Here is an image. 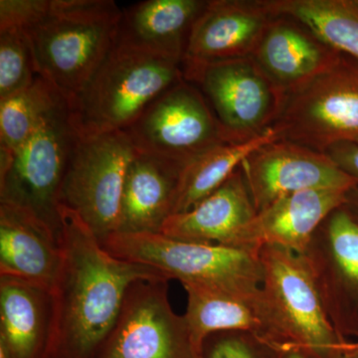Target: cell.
I'll return each mask as SVG.
<instances>
[{
    "instance_id": "obj_1",
    "label": "cell",
    "mask_w": 358,
    "mask_h": 358,
    "mask_svg": "<svg viewBox=\"0 0 358 358\" xmlns=\"http://www.w3.org/2000/svg\"><path fill=\"white\" fill-rule=\"evenodd\" d=\"M60 219L53 358H94L114 329L129 287L141 280H169L157 268L110 255L76 212L63 205Z\"/></svg>"
},
{
    "instance_id": "obj_2",
    "label": "cell",
    "mask_w": 358,
    "mask_h": 358,
    "mask_svg": "<svg viewBox=\"0 0 358 358\" xmlns=\"http://www.w3.org/2000/svg\"><path fill=\"white\" fill-rule=\"evenodd\" d=\"M122 13L112 0H52L50 14L25 30L37 73L67 102L115 48Z\"/></svg>"
},
{
    "instance_id": "obj_3",
    "label": "cell",
    "mask_w": 358,
    "mask_h": 358,
    "mask_svg": "<svg viewBox=\"0 0 358 358\" xmlns=\"http://www.w3.org/2000/svg\"><path fill=\"white\" fill-rule=\"evenodd\" d=\"M182 79L181 63L117 44L68 102L71 121L80 136L126 131Z\"/></svg>"
},
{
    "instance_id": "obj_4",
    "label": "cell",
    "mask_w": 358,
    "mask_h": 358,
    "mask_svg": "<svg viewBox=\"0 0 358 358\" xmlns=\"http://www.w3.org/2000/svg\"><path fill=\"white\" fill-rule=\"evenodd\" d=\"M108 253L143 264L182 286L202 287L243 296L263 294L258 251L180 241L162 233H115L101 243Z\"/></svg>"
},
{
    "instance_id": "obj_5",
    "label": "cell",
    "mask_w": 358,
    "mask_h": 358,
    "mask_svg": "<svg viewBox=\"0 0 358 358\" xmlns=\"http://www.w3.org/2000/svg\"><path fill=\"white\" fill-rule=\"evenodd\" d=\"M79 134L64 101L13 152L0 148V202L27 209L60 235V194Z\"/></svg>"
},
{
    "instance_id": "obj_6",
    "label": "cell",
    "mask_w": 358,
    "mask_h": 358,
    "mask_svg": "<svg viewBox=\"0 0 358 358\" xmlns=\"http://www.w3.org/2000/svg\"><path fill=\"white\" fill-rule=\"evenodd\" d=\"M272 129L280 141L317 152L343 143H358V60H338L285 95Z\"/></svg>"
},
{
    "instance_id": "obj_7",
    "label": "cell",
    "mask_w": 358,
    "mask_h": 358,
    "mask_svg": "<svg viewBox=\"0 0 358 358\" xmlns=\"http://www.w3.org/2000/svg\"><path fill=\"white\" fill-rule=\"evenodd\" d=\"M136 148L124 131L80 136L60 194L88 225L100 244L117 233L124 180Z\"/></svg>"
},
{
    "instance_id": "obj_8",
    "label": "cell",
    "mask_w": 358,
    "mask_h": 358,
    "mask_svg": "<svg viewBox=\"0 0 358 358\" xmlns=\"http://www.w3.org/2000/svg\"><path fill=\"white\" fill-rule=\"evenodd\" d=\"M183 78L199 89L209 103L228 143H246L272 128L285 93L252 57L183 62Z\"/></svg>"
},
{
    "instance_id": "obj_9",
    "label": "cell",
    "mask_w": 358,
    "mask_h": 358,
    "mask_svg": "<svg viewBox=\"0 0 358 358\" xmlns=\"http://www.w3.org/2000/svg\"><path fill=\"white\" fill-rule=\"evenodd\" d=\"M262 289L294 348L315 358H333L348 343L329 319L305 257L278 246L259 249Z\"/></svg>"
},
{
    "instance_id": "obj_10",
    "label": "cell",
    "mask_w": 358,
    "mask_h": 358,
    "mask_svg": "<svg viewBox=\"0 0 358 358\" xmlns=\"http://www.w3.org/2000/svg\"><path fill=\"white\" fill-rule=\"evenodd\" d=\"M140 152L185 167L207 150L228 143L201 92L183 78L124 131Z\"/></svg>"
},
{
    "instance_id": "obj_11",
    "label": "cell",
    "mask_w": 358,
    "mask_h": 358,
    "mask_svg": "<svg viewBox=\"0 0 358 358\" xmlns=\"http://www.w3.org/2000/svg\"><path fill=\"white\" fill-rule=\"evenodd\" d=\"M167 282L141 280L129 287L119 319L94 358H203L185 315L171 308Z\"/></svg>"
},
{
    "instance_id": "obj_12",
    "label": "cell",
    "mask_w": 358,
    "mask_h": 358,
    "mask_svg": "<svg viewBox=\"0 0 358 358\" xmlns=\"http://www.w3.org/2000/svg\"><path fill=\"white\" fill-rule=\"evenodd\" d=\"M303 256L336 333L358 336V224L339 207L315 231Z\"/></svg>"
},
{
    "instance_id": "obj_13",
    "label": "cell",
    "mask_w": 358,
    "mask_h": 358,
    "mask_svg": "<svg viewBox=\"0 0 358 358\" xmlns=\"http://www.w3.org/2000/svg\"><path fill=\"white\" fill-rule=\"evenodd\" d=\"M240 167L257 212L291 193L357 185L324 152L288 141L264 145Z\"/></svg>"
},
{
    "instance_id": "obj_14",
    "label": "cell",
    "mask_w": 358,
    "mask_h": 358,
    "mask_svg": "<svg viewBox=\"0 0 358 358\" xmlns=\"http://www.w3.org/2000/svg\"><path fill=\"white\" fill-rule=\"evenodd\" d=\"M183 288L187 294L183 315L200 357H203L205 339L223 331L252 334L277 350L294 348L275 319L264 292L254 296L190 285Z\"/></svg>"
},
{
    "instance_id": "obj_15",
    "label": "cell",
    "mask_w": 358,
    "mask_h": 358,
    "mask_svg": "<svg viewBox=\"0 0 358 358\" xmlns=\"http://www.w3.org/2000/svg\"><path fill=\"white\" fill-rule=\"evenodd\" d=\"M273 18L263 0L207 1L193 24L182 63L252 57Z\"/></svg>"
},
{
    "instance_id": "obj_16",
    "label": "cell",
    "mask_w": 358,
    "mask_h": 358,
    "mask_svg": "<svg viewBox=\"0 0 358 358\" xmlns=\"http://www.w3.org/2000/svg\"><path fill=\"white\" fill-rule=\"evenodd\" d=\"M348 190L320 188L282 196L257 212L242 233L237 248L259 251L268 245L303 255L317 228L345 204Z\"/></svg>"
},
{
    "instance_id": "obj_17",
    "label": "cell",
    "mask_w": 358,
    "mask_h": 358,
    "mask_svg": "<svg viewBox=\"0 0 358 358\" xmlns=\"http://www.w3.org/2000/svg\"><path fill=\"white\" fill-rule=\"evenodd\" d=\"M53 288L0 275V357L53 358Z\"/></svg>"
},
{
    "instance_id": "obj_18",
    "label": "cell",
    "mask_w": 358,
    "mask_h": 358,
    "mask_svg": "<svg viewBox=\"0 0 358 358\" xmlns=\"http://www.w3.org/2000/svg\"><path fill=\"white\" fill-rule=\"evenodd\" d=\"M61 263L60 235L27 209L0 202V275L53 288Z\"/></svg>"
},
{
    "instance_id": "obj_19",
    "label": "cell",
    "mask_w": 358,
    "mask_h": 358,
    "mask_svg": "<svg viewBox=\"0 0 358 358\" xmlns=\"http://www.w3.org/2000/svg\"><path fill=\"white\" fill-rule=\"evenodd\" d=\"M341 55L292 18H273L252 58L285 95L326 71Z\"/></svg>"
},
{
    "instance_id": "obj_20",
    "label": "cell",
    "mask_w": 358,
    "mask_h": 358,
    "mask_svg": "<svg viewBox=\"0 0 358 358\" xmlns=\"http://www.w3.org/2000/svg\"><path fill=\"white\" fill-rule=\"evenodd\" d=\"M256 214L239 167L199 204L188 211L171 215L160 233L180 241L237 248L242 233Z\"/></svg>"
},
{
    "instance_id": "obj_21",
    "label": "cell",
    "mask_w": 358,
    "mask_h": 358,
    "mask_svg": "<svg viewBox=\"0 0 358 358\" xmlns=\"http://www.w3.org/2000/svg\"><path fill=\"white\" fill-rule=\"evenodd\" d=\"M182 169L171 160L136 152L124 180L117 233H160L173 215Z\"/></svg>"
},
{
    "instance_id": "obj_22",
    "label": "cell",
    "mask_w": 358,
    "mask_h": 358,
    "mask_svg": "<svg viewBox=\"0 0 358 358\" xmlns=\"http://www.w3.org/2000/svg\"><path fill=\"white\" fill-rule=\"evenodd\" d=\"M202 0H145L124 9L117 44L182 63Z\"/></svg>"
},
{
    "instance_id": "obj_23",
    "label": "cell",
    "mask_w": 358,
    "mask_h": 358,
    "mask_svg": "<svg viewBox=\"0 0 358 358\" xmlns=\"http://www.w3.org/2000/svg\"><path fill=\"white\" fill-rule=\"evenodd\" d=\"M273 17L292 18L334 50L358 60L357 0H263Z\"/></svg>"
},
{
    "instance_id": "obj_24",
    "label": "cell",
    "mask_w": 358,
    "mask_h": 358,
    "mask_svg": "<svg viewBox=\"0 0 358 358\" xmlns=\"http://www.w3.org/2000/svg\"><path fill=\"white\" fill-rule=\"evenodd\" d=\"M280 141L274 129L241 143H224L188 162L181 171L173 214L188 211L217 190L259 148Z\"/></svg>"
},
{
    "instance_id": "obj_25",
    "label": "cell",
    "mask_w": 358,
    "mask_h": 358,
    "mask_svg": "<svg viewBox=\"0 0 358 358\" xmlns=\"http://www.w3.org/2000/svg\"><path fill=\"white\" fill-rule=\"evenodd\" d=\"M65 99L40 76L27 89L0 101V148L17 152Z\"/></svg>"
},
{
    "instance_id": "obj_26",
    "label": "cell",
    "mask_w": 358,
    "mask_h": 358,
    "mask_svg": "<svg viewBox=\"0 0 358 358\" xmlns=\"http://www.w3.org/2000/svg\"><path fill=\"white\" fill-rule=\"evenodd\" d=\"M38 76L26 33L0 30V101L27 89Z\"/></svg>"
},
{
    "instance_id": "obj_27",
    "label": "cell",
    "mask_w": 358,
    "mask_h": 358,
    "mask_svg": "<svg viewBox=\"0 0 358 358\" xmlns=\"http://www.w3.org/2000/svg\"><path fill=\"white\" fill-rule=\"evenodd\" d=\"M51 8L52 0H0V30L25 31L46 18Z\"/></svg>"
},
{
    "instance_id": "obj_28",
    "label": "cell",
    "mask_w": 358,
    "mask_h": 358,
    "mask_svg": "<svg viewBox=\"0 0 358 358\" xmlns=\"http://www.w3.org/2000/svg\"><path fill=\"white\" fill-rule=\"evenodd\" d=\"M213 343L203 358H257L255 346L261 339L241 331L211 334Z\"/></svg>"
},
{
    "instance_id": "obj_29",
    "label": "cell",
    "mask_w": 358,
    "mask_h": 358,
    "mask_svg": "<svg viewBox=\"0 0 358 358\" xmlns=\"http://www.w3.org/2000/svg\"><path fill=\"white\" fill-rule=\"evenodd\" d=\"M358 183V143H343L324 152Z\"/></svg>"
},
{
    "instance_id": "obj_30",
    "label": "cell",
    "mask_w": 358,
    "mask_h": 358,
    "mask_svg": "<svg viewBox=\"0 0 358 358\" xmlns=\"http://www.w3.org/2000/svg\"><path fill=\"white\" fill-rule=\"evenodd\" d=\"M343 207L358 224V183L346 193V199Z\"/></svg>"
},
{
    "instance_id": "obj_31",
    "label": "cell",
    "mask_w": 358,
    "mask_h": 358,
    "mask_svg": "<svg viewBox=\"0 0 358 358\" xmlns=\"http://www.w3.org/2000/svg\"><path fill=\"white\" fill-rule=\"evenodd\" d=\"M333 358H358V345L357 343H348L341 350H339Z\"/></svg>"
},
{
    "instance_id": "obj_32",
    "label": "cell",
    "mask_w": 358,
    "mask_h": 358,
    "mask_svg": "<svg viewBox=\"0 0 358 358\" xmlns=\"http://www.w3.org/2000/svg\"><path fill=\"white\" fill-rule=\"evenodd\" d=\"M281 358H310V357L298 348H291V350L282 352Z\"/></svg>"
},
{
    "instance_id": "obj_33",
    "label": "cell",
    "mask_w": 358,
    "mask_h": 358,
    "mask_svg": "<svg viewBox=\"0 0 358 358\" xmlns=\"http://www.w3.org/2000/svg\"><path fill=\"white\" fill-rule=\"evenodd\" d=\"M357 2H358V0H357Z\"/></svg>"
},
{
    "instance_id": "obj_34",
    "label": "cell",
    "mask_w": 358,
    "mask_h": 358,
    "mask_svg": "<svg viewBox=\"0 0 358 358\" xmlns=\"http://www.w3.org/2000/svg\"><path fill=\"white\" fill-rule=\"evenodd\" d=\"M0 358H2V357H0Z\"/></svg>"
},
{
    "instance_id": "obj_35",
    "label": "cell",
    "mask_w": 358,
    "mask_h": 358,
    "mask_svg": "<svg viewBox=\"0 0 358 358\" xmlns=\"http://www.w3.org/2000/svg\"><path fill=\"white\" fill-rule=\"evenodd\" d=\"M357 345H358V343H357Z\"/></svg>"
}]
</instances>
